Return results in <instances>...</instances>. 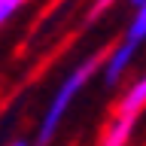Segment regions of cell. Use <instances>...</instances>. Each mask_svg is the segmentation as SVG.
Segmentation results:
<instances>
[{
	"mask_svg": "<svg viewBox=\"0 0 146 146\" xmlns=\"http://www.w3.org/2000/svg\"><path fill=\"white\" fill-rule=\"evenodd\" d=\"M100 58H104V52H91V55H85L82 61H76L70 70L61 76V82H58V88H55V94H52V100H49V107H46L43 119L36 122V131H34L31 146H52V140L58 137L64 119H67V113H70V107H73V100L79 98L82 91L88 88V82L98 76Z\"/></svg>",
	"mask_w": 146,
	"mask_h": 146,
	"instance_id": "cell-1",
	"label": "cell"
},
{
	"mask_svg": "<svg viewBox=\"0 0 146 146\" xmlns=\"http://www.w3.org/2000/svg\"><path fill=\"white\" fill-rule=\"evenodd\" d=\"M143 36H146V9H137V12H131V21H128L122 40L113 49H107L104 58H100V70L98 73H100V79L107 82L110 88L125 79V73H131V64H134L137 52L143 46Z\"/></svg>",
	"mask_w": 146,
	"mask_h": 146,
	"instance_id": "cell-2",
	"label": "cell"
},
{
	"mask_svg": "<svg viewBox=\"0 0 146 146\" xmlns=\"http://www.w3.org/2000/svg\"><path fill=\"white\" fill-rule=\"evenodd\" d=\"M140 119H143V116H134V113H116V110H113L94 146H131V137H134Z\"/></svg>",
	"mask_w": 146,
	"mask_h": 146,
	"instance_id": "cell-3",
	"label": "cell"
},
{
	"mask_svg": "<svg viewBox=\"0 0 146 146\" xmlns=\"http://www.w3.org/2000/svg\"><path fill=\"white\" fill-rule=\"evenodd\" d=\"M113 110H116V113L143 116V110H146V76H134V79L128 82L125 88H122V94L116 98Z\"/></svg>",
	"mask_w": 146,
	"mask_h": 146,
	"instance_id": "cell-4",
	"label": "cell"
},
{
	"mask_svg": "<svg viewBox=\"0 0 146 146\" xmlns=\"http://www.w3.org/2000/svg\"><path fill=\"white\" fill-rule=\"evenodd\" d=\"M25 3H27V0H0V31L25 9Z\"/></svg>",
	"mask_w": 146,
	"mask_h": 146,
	"instance_id": "cell-5",
	"label": "cell"
},
{
	"mask_svg": "<svg viewBox=\"0 0 146 146\" xmlns=\"http://www.w3.org/2000/svg\"><path fill=\"white\" fill-rule=\"evenodd\" d=\"M113 6H116V0H91V3H88V12H85V21H88V25H94V21H98V18H104Z\"/></svg>",
	"mask_w": 146,
	"mask_h": 146,
	"instance_id": "cell-6",
	"label": "cell"
},
{
	"mask_svg": "<svg viewBox=\"0 0 146 146\" xmlns=\"http://www.w3.org/2000/svg\"><path fill=\"white\" fill-rule=\"evenodd\" d=\"M131 3V12H137V9H146V0H128Z\"/></svg>",
	"mask_w": 146,
	"mask_h": 146,
	"instance_id": "cell-7",
	"label": "cell"
},
{
	"mask_svg": "<svg viewBox=\"0 0 146 146\" xmlns=\"http://www.w3.org/2000/svg\"><path fill=\"white\" fill-rule=\"evenodd\" d=\"M9 146H31V140H12Z\"/></svg>",
	"mask_w": 146,
	"mask_h": 146,
	"instance_id": "cell-8",
	"label": "cell"
}]
</instances>
